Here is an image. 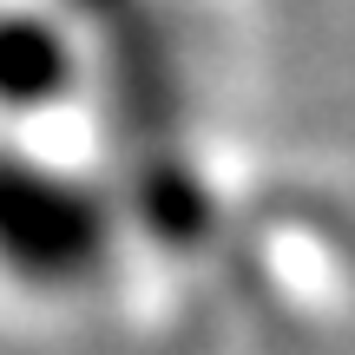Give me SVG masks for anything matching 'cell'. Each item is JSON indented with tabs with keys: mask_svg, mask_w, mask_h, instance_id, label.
<instances>
[{
	"mask_svg": "<svg viewBox=\"0 0 355 355\" xmlns=\"http://www.w3.org/2000/svg\"><path fill=\"white\" fill-rule=\"evenodd\" d=\"M112 257V211L79 178L0 152V277L33 296H73Z\"/></svg>",
	"mask_w": 355,
	"mask_h": 355,
	"instance_id": "6da1fadb",
	"label": "cell"
}]
</instances>
